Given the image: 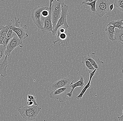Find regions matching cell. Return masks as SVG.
I'll use <instances>...</instances> for the list:
<instances>
[{
  "instance_id": "obj_9",
  "label": "cell",
  "mask_w": 123,
  "mask_h": 121,
  "mask_svg": "<svg viewBox=\"0 0 123 121\" xmlns=\"http://www.w3.org/2000/svg\"><path fill=\"white\" fill-rule=\"evenodd\" d=\"M54 0H49V14L48 17H45L44 19L43 26L41 30H42V33L44 35H47L53 32V26L51 19V8L52 3ZM57 0L58 1L59 0Z\"/></svg>"
},
{
  "instance_id": "obj_8",
  "label": "cell",
  "mask_w": 123,
  "mask_h": 121,
  "mask_svg": "<svg viewBox=\"0 0 123 121\" xmlns=\"http://www.w3.org/2000/svg\"><path fill=\"white\" fill-rule=\"evenodd\" d=\"M111 3L108 0H97L96 3V15L102 17L110 10Z\"/></svg>"
},
{
  "instance_id": "obj_15",
  "label": "cell",
  "mask_w": 123,
  "mask_h": 121,
  "mask_svg": "<svg viewBox=\"0 0 123 121\" xmlns=\"http://www.w3.org/2000/svg\"><path fill=\"white\" fill-rule=\"evenodd\" d=\"M115 27L114 26L108 24L107 25V27L105 29L106 34L107 35L108 39L112 41L115 40L114 38L115 33Z\"/></svg>"
},
{
  "instance_id": "obj_27",
  "label": "cell",
  "mask_w": 123,
  "mask_h": 121,
  "mask_svg": "<svg viewBox=\"0 0 123 121\" xmlns=\"http://www.w3.org/2000/svg\"><path fill=\"white\" fill-rule=\"evenodd\" d=\"M94 0H84L81 3V5H84L86 3H87V2L91 3V2H92Z\"/></svg>"
},
{
  "instance_id": "obj_26",
  "label": "cell",
  "mask_w": 123,
  "mask_h": 121,
  "mask_svg": "<svg viewBox=\"0 0 123 121\" xmlns=\"http://www.w3.org/2000/svg\"><path fill=\"white\" fill-rule=\"evenodd\" d=\"M33 101L34 102V105L38 106V104L36 102V98L31 95H27V102Z\"/></svg>"
},
{
  "instance_id": "obj_2",
  "label": "cell",
  "mask_w": 123,
  "mask_h": 121,
  "mask_svg": "<svg viewBox=\"0 0 123 121\" xmlns=\"http://www.w3.org/2000/svg\"><path fill=\"white\" fill-rule=\"evenodd\" d=\"M14 19L15 21L14 24L11 22H10L7 23L6 25L8 26L12 30L15 32L19 39L23 40L28 36V34L25 31L27 28V26L26 25H23L22 24H21L20 26L19 18H17L16 17H14Z\"/></svg>"
},
{
  "instance_id": "obj_17",
  "label": "cell",
  "mask_w": 123,
  "mask_h": 121,
  "mask_svg": "<svg viewBox=\"0 0 123 121\" xmlns=\"http://www.w3.org/2000/svg\"><path fill=\"white\" fill-rule=\"evenodd\" d=\"M8 56L7 55H6L5 58L3 62L0 63V75L3 77H5L7 76L6 68L8 65Z\"/></svg>"
},
{
  "instance_id": "obj_6",
  "label": "cell",
  "mask_w": 123,
  "mask_h": 121,
  "mask_svg": "<svg viewBox=\"0 0 123 121\" xmlns=\"http://www.w3.org/2000/svg\"><path fill=\"white\" fill-rule=\"evenodd\" d=\"M48 7L43 6L41 5L37 6L34 8L31 13V18L34 23L39 29H42L43 23L42 21L41 13L42 11L48 8Z\"/></svg>"
},
{
  "instance_id": "obj_20",
  "label": "cell",
  "mask_w": 123,
  "mask_h": 121,
  "mask_svg": "<svg viewBox=\"0 0 123 121\" xmlns=\"http://www.w3.org/2000/svg\"><path fill=\"white\" fill-rule=\"evenodd\" d=\"M97 0H94L91 3L87 2L83 6H90L91 8L87 11L88 12L91 13L92 14L94 15H96V3Z\"/></svg>"
},
{
  "instance_id": "obj_32",
  "label": "cell",
  "mask_w": 123,
  "mask_h": 121,
  "mask_svg": "<svg viewBox=\"0 0 123 121\" xmlns=\"http://www.w3.org/2000/svg\"><path fill=\"white\" fill-rule=\"evenodd\" d=\"M4 27V26H3V25H0V31Z\"/></svg>"
},
{
  "instance_id": "obj_4",
  "label": "cell",
  "mask_w": 123,
  "mask_h": 121,
  "mask_svg": "<svg viewBox=\"0 0 123 121\" xmlns=\"http://www.w3.org/2000/svg\"><path fill=\"white\" fill-rule=\"evenodd\" d=\"M63 2L62 0H54L52 3L51 8V19L53 24V29L56 26L58 20L61 16V4Z\"/></svg>"
},
{
  "instance_id": "obj_11",
  "label": "cell",
  "mask_w": 123,
  "mask_h": 121,
  "mask_svg": "<svg viewBox=\"0 0 123 121\" xmlns=\"http://www.w3.org/2000/svg\"><path fill=\"white\" fill-rule=\"evenodd\" d=\"M85 57L97 70H99L101 65L104 63V62L100 60L94 53H92Z\"/></svg>"
},
{
  "instance_id": "obj_10",
  "label": "cell",
  "mask_w": 123,
  "mask_h": 121,
  "mask_svg": "<svg viewBox=\"0 0 123 121\" xmlns=\"http://www.w3.org/2000/svg\"><path fill=\"white\" fill-rule=\"evenodd\" d=\"M23 40H20L17 34L9 41L6 46L5 55L9 56L14 49L18 46L21 48L23 47Z\"/></svg>"
},
{
  "instance_id": "obj_16",
  "label": "cell",
  "mask_w": 123,
  "mask_h": 121,
  "mask_svg": "<svg viewBox=\"0 0 123 121\" xmlns=\"http://www.w3.org/2000/svg\"><path fill=\"white\" fill-rule=\"evenodd\" d=\"M81 61L84 69L88 72H91L95 70V68L92 65L89 60L86 58L85 56L82 57Z\"/></svg>"
},
{
  "instance_id": "obj_19",
  "label": "cell",
  "mask_w": 123,
  "mask_h": 121,
  "mask_svg": "<svg viewBox=\"0 0 123 121\" xmlns=\"http://www.w3.org/2000/svg\"><path fill=\"white\" fill-rule=\"evenodd\" d=\"M114 38L115 40L123 45V29H119L117 28L115 30Z\"/></svg>"
},
{
  "instance_id": "obj_14",
  "label": "cell",
  "mask_w": 123,
  "mask_h": 121,
  "mask_svg": "<svg viewBox=\"0 0 123 121\" xmlns=\"http://www.w3.org/2000/svg\"><path fill=\"white\" fill-rule=\"evenodd\" d=\"M96 69L93 71V72L89 73L90 74V78H89V81L87 84H86L84 88L81 90V92H80V94L76 97L77 99H81L83 98V96L84 94L86 92V91L87 90V89L89 88H90L92 86V85H91V80L93 76L95 75V73H96Z\"/></svg>"
},
{
  "instance_id": "obj_25",
  "label": "cell",
  "mask_w": 123,
  "mask_h": 121,
  "mask_svg": "<svg viewBox=\"0 0 123 121\" xmlns=\"http://www.w3.org/2000/svg\"><path fill=\"white\" fill-rule=\"evenodd\" d=\"M49 8L48 7V8L42 11V12H41V17H42V20L43 23L44 19V18L45 17H47L49 15Z\"/></svg>"
},
{
  "instance_id": "obj_23",
  "label": "cell",
  "mask_w": 123,
  "mask_h": 121,
  "mask_svg": "<svg viewBox=\"0 0 123 121\" xmlns=\"http://www.w3.org/2000/svg\"><path fill=\"white\" fill-rule=\"evenodd\" d=\"M113 4L120 11L123 12V0H115Z\"/></svg>"
},
{
  "instance_id": "obj_5",
  "label": "cell",
  "mask_w": 123,
  "mask_h": 121,
  "mask_svg": "<svg viewBox=\"0 0 123 121\" xmlns=\"http://www.w3.org/2000/svg\"><path fill=\"white\" fill-rule=\"evenodd\" d=\"M71 90V88L69 86L53 90L50 93V98L58 99L61 103L64 102L68 100L67 94Z\"/></svg>"
},
{
  "instance_id": "obj_21",
  "label": "cell",
  "mask_w": 123,
  "mask_h": 121,
  "mask_svg": "<svg viewBox=\"0 0 123 121\" xmlns=\"http://www.w3.org/2000/svg\"><path fill=\"white\" fill-rule=\"evenodd\" d=\"M109 24L114 26L119 29H123V20H118L117 21H112L109 23Z\"/></svg>"
},
{
  "instance_id": "obj_33",
  "label": "cell",
  "mask_w": 123,
  "mask_h": 121,
  "mask_svg": "<svg viewBox=\"0 0 123 121\" xmlns=\"http://www.w3.org/2000/svg\"><path fill=\"white\" fill-rule=\"evenodd\" d=\"M121 73L123 74V69H122V70H121Z\"/></svg>"
},
{
  "instance_id": "obj_22",
  "label": "cell",
  "mask_w": 123,
  "mask_h": 121,
  "mask_svg": "<svg viewBox=\"0 0 123 121\" xmlns=\"http://www.w3.org/2000/svg\"><path fill=\"white\" fill-rule=\"evenodd\" d=\"M6 50V46L4 44L0 45V63L3 62L5 58Z\"/></svg>"
},
{
  "instance_id": "obj_12",
  "label": "cell",
  "mask_w": 123,
  "mask_h": 121,
  "mask_svg": "<svg viewBox=\"0 0 123 121\" xmlns=\"http://www.w3.org/2000/svg\"><path fill=\"white\" fill-rule=\"evenodd\" d=\"M71 82L69 78H62L54 83L51 86V87L53 90L69 86Z\"/></svg>"
},
{
  "instance_id": "obj_29",
  "label": "cell",
  "mask_w": 123,
  "mask_h": 121,
  "mask_svg": "<svg viewBox=\"0 0 123 121\" xmlns=\"http://www.w3.org/2000/svg\"><path fill=\"white\" fill-rule=\"evenodd\" d=\"M114 4H111L110 5V7H109V8H110V12H111L112 11V10L114 8Z\"/></svg>"
},
{
  "instance_id": "obj_30",
  "label": "cell",
  "mask_w": 123,
  "mask_h": 121,
  "mask_svg": "<svg viewBox=\"0 0 123 121\" xmlns=\"http://www.w3.org/2000/svg\"><path fill=\"white\" fill-rule=\"evenodd\" d=\"M27 103L28 105H34V102L33 101L27 102Z\"/></svg>"
},
{
  "instance_id": "obj_1",
  "label": "cell",
  "mask_w": 123,
  "mask_h": 121,
  "mask_svg": "<svg viewBox=\"0 0 123 121\" xmlns=\"http://www.w3.org/2000/svg\"><path fill=\"white\" fill-rule=\"evenodd\" d=\"M41 109L38 106H20L18 108L17 110L23 119L28 121L34 120Z\"/></svg>"
},
{
  "instance_id": "obj_18",
  "label": "cell",
  "mask_w": 123,
  "mask_h": 121,
  "mask_svg": "<svg viewBox=\"0 0 123 121\" xmlns=\"http://www.w3.org/2000/svg\"><path fill=\"white\" fill-rule=\"evenodd\" d=\"M16 34L10 28L9 31L8 32L5 37L4 38L3 43L4 45L6 46L8 43L13 38Z\"/></svg>"
},
{
  "instance_id": "obj_31",
  "label": "cell",
  "mask_w": 123,
  "mask_h": 121,
  "mask_svg": "<svg viewBox=\"0 0 123 121\" xmlns=\"http://www.w3.org/2000/svg\"><path fill=\"white\" fill-rule=\"evenodd\" d=\"M118 120L120 121H123V114L120 117H118Z\"/></svg>"
},
{
  "instance_id": "obj_7",
  "label": "cell",
  "mask_w": 123,
  "mask_h": 121,
  "mask_svg": "<svg viewBox=\"0 0 123 121\" xmlns=\"http://www.w3.org/2000/svg\"><path fill=\"white\" fill-rule=\"evenodd\" d=\"M62 12L61 16L59 19L57 23L56 24V26L53 29L52 32V35L53 36H55L56 32L58 28L64 25V26L68 28L69 26L68 24L67 21V16L68 14V5L65 4L64 2H62L61 4Z\"/></svg>"
},
{
  "instance_id": "obj_28",
  "label": "cell",
  "mask_w": 123,
  "mask_h": 121,
  "mask_svg": "<svg viewBox=\"0 0 123 121\" xmlns=\"http://www.w3.org/2000/svg\"><path fill=\"white\" fill-rule=\"evenodd\" d=\"M4 38L1 36V35L0 33V45L4 44L3 43V40Z\"/></svg>"
},
{
  "instance_id": "obj_3",
  "label": "cell",
  "mask_w": 123,
  "mask_h": 121,
  "mask_svg": "<svg viewBox=\"0 0 123 121\" xmlns=\"http://www.w3.org/2000/svg\"><path fill=\"white\" fill-rule=\"evenodd\" d=\"M67 29L64 25H62L58 28L55 35L57 40L53 42L54 44L60 42L62 47L67 46L69 44L71 35L68 33Z\"/></svg>"
},
{
  "instance_id": "obj_13",
  "label": "cell",
  "mask_w": 123,
  "mask_h": 121,
  "mask_svg": "<svg viewBox=\"0 0 123 121\" xmlns=\"http://www.w3.org/2000/svg\"><path fill=\"white\" fill-rule=\"evenodd\" d=\"M74 81V80H73L69 85V87L71 88V90L67 93V95L69 96V98L72 97L73 91L76 87L79 86L80 88H82L84 85V80L83 76H81L80 77L79 80L76 82L74 83H73Z\"/></svg>"
},
{
  "instance_id": "obj_24",
  "label": "cell",
  "mask_w": 123,
  "mask_h": 121,
  "mask_svg": "<svg viewBox=\"0 0 123 121\" xmlns=\"http://www.w3.org/2000/svg\"><path fill=\"white\" fill-rule=\"evenodd\" d=\"M10 29V27L6 25V26H4L2 29L0 31V33L2 37L4 38L7 33L9 31Z\"/></svg>"
},
{
  "instance_id": "obj_34",
  "label": "cell",
  "mask_w": 123,
  "mask_h": 121,
  "mask_svg": "<svg viewBox=\"0 0 123 121\" xmlns=\"http://www.w3.org/2000/svg\"></svg>"
}]
</instances>
